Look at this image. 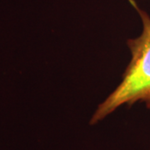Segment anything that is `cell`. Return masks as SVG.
Masks as SVG:
<instances>
[{"label": "cell", "mask_w": 150, "mask_h": 150, "mask_svg": "<svg viewBox=\"0 0 150 150\" xmlns=\"http://www.w3.org/2000/svg\"><path fill=\"white\" fill-rule=\"evenodd\" d=\"M130 2L139 14L143 30L139 37L128 40L131 60L123 73L122 81L98 106L90 118V125L102 121L125 104L142 102L150 110V16L134 0Z\"/></svg>", "instance_id": "1"}]
</instances>
